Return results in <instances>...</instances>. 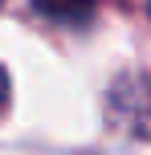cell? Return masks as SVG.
Masks as SVG:
<instances>
[{"instance_id":"6da1fadb","label":"cell","mask_w":151,"mask_h":155,"mask_svg":"<svg viewBox=\"0 0 151 155\" xmlns=\"http://www.w3.org/2000/svg\"><path fill=\"white\" fill-rule=\"evenodd\" d=\"M41 16H53V21H65V25H78L90 16V0H33Z\"/></svg>"},{"instance_id":"7a4b0ae2","label":"cell","mask_w":151,"mask_h":155,"mask_svg":"<svg viewBox=\"0 0 151 155\" xmlns=\"http://www.w3.org/2000/svg\"><path fill=\"white\" fill-rule=\"evenodd\" d=\"M8 94H12V86H8V74H4V65H0V110L8 106Z\"/></svg>"}]
</instances>
